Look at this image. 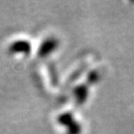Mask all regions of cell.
<instances>
[{"label":"cell","mask_w":134,"mask_h":134,"mask_svg":"<svg viewBox=\"0 0 134 134\" xmlns=\"http://www.w3.org/2000/svg\"><path fill=\"white\" fill-rule=\"evenodd\" d=\"M30 51H31V45H30L29 42L24 41V40L16 41V42L11 44L9 47V52L12 54H15V53L29 54Z\"/></svg>","instance_id":"obj_4"},{"label":"cell","mask_w":134,"mask_h":134,"mask_svg":"<svg viewBox=\"0 0 134 134\" xmlns=\"http://www.w3.org/2000/svg\"><path fill=\"white\" fill-rule=\"evenodd\" d=\"M74 94H75V99H76V105H82L87 98L88 86L86 85H81V86H77L74 91Z\"/></svg>","instance_id":"obj_3"},{"label":"cell","mask_w":134,"mask_h":134,"mask_svg":"<svg viewBox=\"0 0 134 134\" xmlns=\"http://www.w3.org/2000/svg\"><path fill=\"white\" fill-rule=\"evenodd\" d=\"M59 46V41L55 38H48L44 41L42 45L40 46L38 55L41 58L47 57L48 55L54 52Z\"/></svg>","instance_id":"obj_2"},{"label":"cell","mask_w":134,"mask_h":134,"mask_svg":"<svg viewBox=\"0 0 134 134\" xmlns=\"http://www.w3.org/2000/svg\"><path fill=\"white\" fill-rule=\"evenodd\" d=\"M99 72H96V71H93L88 74V77H87V83L88 85H94L96 82L99 81Z\"/></svg>","instance_id":"obj_5"},{"label":"cell","mask_w":134,"mask_h":134,"mask_svg":"<svg viewBox=\"0 0 134 134\" xmlns=\"http://www.w3.org/2000/svg\"><path fill=\"white\" fill-rule=\"evenodd\" d=\"M59 123L67 126V134H80L81 131V124L76 121L74 115L70 112L63 113L58 117Z\"/></svg>","instance_id":"obj_1"}]
</instances>
